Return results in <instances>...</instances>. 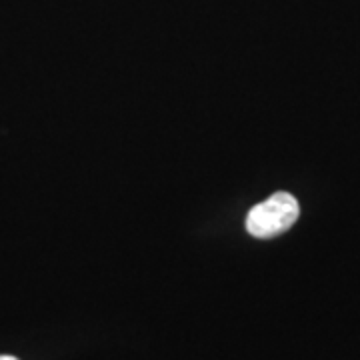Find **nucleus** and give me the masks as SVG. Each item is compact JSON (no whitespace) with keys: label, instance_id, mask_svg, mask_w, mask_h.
Listing matches in <instances>:
<instances>
[{"label":"nucleus","instance_id":"obj_2","mask_svg":"<svg viewBox=\"0 0 360 360\" xmlns=\"http://www.w3.org/2000/svg\"><path fill=\"white\" fill-rule=\"evenodd\" d=\"M0 360H18V359H14V356H0Z\"/></svg>","mask_w":360,"mask_h":360},{"label":"nucleus","instance_id":"obj_1","mask_svg":"<svg viewBox=\"0 0 360 360\" xmlns=\"http://www.w3.org/2000/svg\"><path fill=\"white\" fill-rule=\"evenodd\" d=\"M300 217V205L292 194L276 193L269 200L250 208L246 231L257 238H272L286 232Z\"/></svg>","mask_w":360,"mask_h":360}]
</instances>
